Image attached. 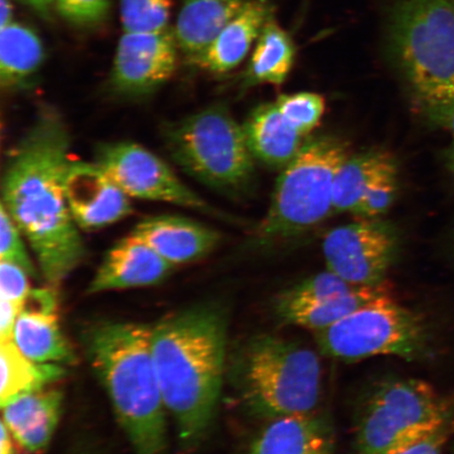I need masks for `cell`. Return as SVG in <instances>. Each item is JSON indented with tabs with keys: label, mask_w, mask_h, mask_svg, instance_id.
Listing matches in <instances>:
<instances>
[{
	"label": "cell",
	"mask_w": 454,
	"mask_h": 454,
	"mask_svg": "<svg viewBox=\"0 0 454 454\" xmlns=\"http://www.w3.org/2000/svg\"><path fill=\"white\" fill-rule=\"evenodd\" d=\"M152 325L93 320L79 333L133 454H168V413L153 360Z\"/></svg>",
	"instance_id": "3"
},
{
	"label": "cell",
	"mask_w": 454,
	"mask_h": 454,
	"mask_svg": "<svg viewBox=\"0 0 454 454\" xmlns=\"http://www.w3.org/2000/svg\"><path fill=\"white\" fill-rule=\"evenodd\" d=\"M312 333L321 355L343 362L376 356L419 361L430 354L429 332L423 317L396 302L394 294Z\"/></svg>",
	"instance_id": "9"
},
{
	"label": "cell",
	"mask_w": 454,
	"mask_h": 454,
	"mask_svg": "<svg viewBox=\"0 0 454 454\" xmlns=\"http://www.w3.org/2000/svg\"><path fill=\"white\" fill-rule=\"evenodd\" d=\"M59 14L78 26H93L106 19L110 0H54Z\"/></svg>",
	"instance_id": "32"
},
{
	"label": "cell",
	"mask_w": 454,
	"mask_h": 454,
	"mask_svg": "<svg viewBox=\"0 0 454 454\" xmlns=\"http://www.w3.org/2000/svg\"><path fill=\"white\" fill-rule=\"evenodd\" d=\"M454 431V419L436 429L426 438L395 454H442L448 440Z\"/></svg>",
	"instance_id": "35"
},
{
	"label": "cell",
	"mask_w": 454,
	"mask_h": 454,
	"mask_svg": "<svg viewBox=\"0 0 454 454\" xmlns=\"http://www.w3.org/2000/svg\"><path fill=\"white\" fill-rule=\"evenodd\" d=\"M454 419V404L418 379L388 378L357 412L355 454H395Z\"/></svg>",
	"instance_id": "8"
},
{
	"label": "cell",
	"mask_w": 454,
	"mask_h": 454,
	"mask_svg": "<svg viewBox=\"0 0 454 454\" xmlns=\"http://www.w3.org/2000/svg\"><path fill=\"white\" fill-rule=\"evenodd\" d=\"M24 2L43 16H49L51 10L55 8L54 0H24Z\"/></svg>",
	"instance_id": "40"
},
{
	"label": "cell",
	"mask_w": 454,
	"mask_h": 454,
	"mask_svg": "<svg viewBox=\"0 0 454 454\" xmlns=\"http://www.w3.org/2000/svg\"><path fill=\"white\" fill-rule=\"evenodd\" d=\"M64 394L53 386L15 397L3 408L7 425L22 450L36 454L47 450L59 427Z\"/></svg>",
	"instance_id": "18"
},
{
	"label": "cell",
	"mask_w": 454,
	"mask_h": 454,
	"mask_svg": "<svg viewBox=\"0 0 454 454\" xmlns=\"http://www.w3.org/2000/svg\"><path fill=\"white\" fill-rule=\"evenodd\" d=\"M386 43L419 109L454 101V0H395Z\"/></svg>",
	"instance_id": "5"
},
{
	"label": "cell",
	"mask_w": 454,
	"mask_h": 454,
	"mask_svg": "<svg viewBox=\"0 0 454 454\" xmlns=\"http://www.w3.org/2000/svg\"><path fill=\"white\" fill-rule=\"evenodd\" d=\"M424 114L434 126L444 129L450 133V141L444 152V161L448 172L454 178V101L433 107L425 111Z\"/></svg>",
	"instance_id": "34"
},
{
	"label": "cell",
	"mask_w": 454,
	"mask_h": 454,
	"mask_svg": "<svg viewBox=\"0 0 454 454\" xmlns=\"http://www.w3.org/2000/svg\"><path fill=\"white\" fill-rule=\"evenodd\" d=\"M239 454H334L333 428L317 411L269 419Z\"/></svg>",
	"instance_id": "17"
},
{
	"label": "cell",
	"mask_w": 454,
	"mask_h": 454,
	"mask_svg": "<svg viewBox=\"0 0 454 454\" xmlns=\"http://www.w3.org/2000/svg\"><path fill=\"white\" fill-rule=\"evenodd\" d=\"M43 60V44L31 27L12 21L0 28V84L3 89L27 88Z\"/></svg>",
	"instance_id": "23"
},
{
	"label": "cell",
	"mask_w": 454,
	"mask_h": 454,
	"mask_svg": "<svg viewBox=\"0 0 454 454\" xmlns=\"http://www.w3.org/2000/svg\"><path fill=\"white\" fill-rule=\"evenodd\" d=\"M389 294L393 293L387 282L378 286H359L342 296L317 302L274 305V314L284 325L297 326L316 333L336 325L356 310Z\"/></svg>",
	"instance_id": "22"
},
{
	"label": "cell",
	"mask_w": 454,
	"mask_h": 454,
	"mask_svg": "<svg viewBox=\"0 0 454 454\" xmlns=\"http://www.w3.org/2000/svg\"><path fill=\"white\" fill-rule=\"evenodd\" d=\"M174 28L153 32H124L110 74L112 92L137 100L157 92L174 75L178 59Z\"/></svg>",
	"instance_id": "12"
},
{
	"label": "cell",
	"mask_w": 454,
	"mask_h": 454,
	"mask_svg": "<svg viewBox=\"0 0 454 454\" xmlns=\"http://www.w3.org/2000/svg\"><path fill=\"white\" fill-rule=\"evenodd\" d=\"M174 269L175 266L132 232L106 253L89 283L87 294L157 286L166 280Z\"/></svg>",
	"instance_id": "15"
},
{
	"label": "cell",
	"mask_w": 454,
	"mask_h": 454,
	"mask_svg": "<svg viewBox=\"0 0 454 454\" xmlns=\"http://www.w3.org/2000/svg\"><path fill=\"white\" fill-rule=\"evenodd\" d=\"M65 454H107L101 442L93 436L82 435L74 439Z\"/></svg>",
	"instance_id": "37"
},
{
	"label": "cell",
	"mask_w": 454,
	"mask_h": 454,
	"mask_svg": "<svg viewBox=\"0 0 454 454\" xmlns=\"http://www.w3.org/2000/svg\"><path fill=\"white\" fill-rule=\"evenodd\" d=\"M396 164L387 151L369 150L349 155L340 167L333 184V213L354 215L379 175Z\"/></svg>",
	"instance_id": "26"
},
{
	"label": "cell",
	"mask_w": 454,
	"mask_h": 454,
	"mask_svg": "<svg viewBox=\"0 0 454 454\" xmlns=\"http://www.w3.org/2000/svg\"><path fill=\"white\" fill-rule=\"evenodd\" d=\"M349 146L336 136L306 138L298 155L281 170L268 213L254 229L259 247L297 239L333 213L334 179Z\"/></svg>",
	"instance_id": "6"
},
{
	"label": "cell",
	"mask_w": 454,
	"mask_h": 454,
	"mask_svg": "<svg viewBox=\"0 0 454 454\" xmlns=\"http://www.w3.org/2000/svg\"><path fill=\"white\" fill-rule=\"evenodd\" d=\"M24 305L9 300H0V339L2 340L13 338L16 322L24 309Z\"/></svg>",
	"instance_id": "36"
},
{
	"label": "cell",
	"mask_w": 454,
	"mask_h": 454,
	"mask_svg": "<svg viewBox=\"0 0 454 454\" xmlns=\"http://www.w3.org/2000/svg\"><path fill=\"white\" fill-rule=\"evenodd\" d=\"M271 17L266 0H247L246 5L209 45L198 66L215 74H226L241 65Z\"/></svg>",
	"instance_id": "20"
},
{
	"label": "cell",
	"mask_w": 454,
	"mask_h": 454,
	"mask_svg": "<svg viewBox=\"0 0 454 454\" xmlns=\"http://www.w3.org/2000/svg\"><path fill=\"white\" fill-rule=\"evenodd\" d=\"M0 454H17V442L10 433L7 425L2 421V435H0Z\"/></svg>",
	"instance_id": "38"
},
{
	"label": "cell",
	"mask_w": 454,
	"mask_h": 454,
	"mask_svg": "<svg viewBox=\"0 0 454 454\" xmlns=\"http://www.w3.org/2000/svg\"><path fill=\"white\" fill-rule=\"evenodd\" d=\"M296 45L289 34L272 19L266 21L248 62L244 85H281L296 59Z\"/></svg>",
	"instance_id": "25"
},
{
	"label": "cell",
	"mask_w": 454,
	"mask_h": 454,
	"mask_svg": "<svg viewBox=\"0 0 454 454\" xmlns=\"http://www.w3.org/2000/svg\"><path fill=\"white\" fill-rule=\"evenodd\" d=\"M247 0H183L174 27L179 50L198 65L224 27Z\"/></svg>",
	"instance_id": "19"
},
{
	"label": "cell",
	"mask_w": 454,
	"mask_h": 454,
	"mask_svg": "<svg viewBox=\"0 0 454 454\" xmlns=\"http://www.w3.org/2000/svg\"><path fill=\"white\" fill-rule=\"evenodd\" d=\"M242 128L254 160L270 168H286L306 140L289 126L275 102L255 107Z\"/></svg>",
	"instance_id": "21"
},
{
	"label": "cell",
	"mask_w": 454,
	"mask_h": 454,
	"mask_svg": "<svg viewBox=\"0 0 454 454\" xmlns=\"http://www.w3.org/2000/svg\"><path fill=\"white\" fill-rule=\"evenodd\" d=\"M275 104L289 126L304 138L319 127L326 109L325 98L311 92L281 95Z\"/></svg>",
	"instance_id": "28"
},
{
	"label": "cell",
	"mask_w": 454,
	"mask_h": 454,
	"mask_svg": "<svg viewBox=\"0 0 454 454\" xmlns=\"http://www.w3.org/2000/svg\"><path fill=\"white\" fill-rule=\"evenodd\" d=\"M170 158L192 179L241 197L255 179L254 158L242 126L223 105H213L163 127Z\"/></svg>",
	"instance_id": "7"
},
{
	"label": "cell",
	"mask_w": 454,
	"mask_h": 454,
	"mask_svg": "<svg viewBox=\"0 0 454 454\" xmlns=\"http://www.w3.org/2000/svg\"><path fill=\"white\" fill-rule=\"evenodd\" d=\"M13 4L11 0H0V28L12 22Z\"/></svg>",
	"instance_id": "39"
},
{
	"label": "cell",
	"mask_w": 454,
	"mask_h": 454,
	"mask_svg": "<svg viewBox=\"0 0 454 454\" xmlns=\"http://www.w3.org/2000/svg\"><path fill=\"white\" fill-rule=\"evenodd\" d=\"M226 379L243 411L264 421L315 412L321 400L319 355L277 334H254L238 346Z\"/></svg>",
	"instance_id": "4"
},
{
	"label": "cell",
	"mask_w": 454,
	"mask_h": 454,
	"mask_svg": "<svg viewBox=\"0 0 454 454\" xmlns=\"http://www.w3.org/2000/svg\"><path fill=\"white\" fill-rule=\"evenodd\" d=\"M359 286L342 279L331 270L306 278L278 294L274 305H291L317 302L342 296Z\"/></svg>",
	"instance_id": "27"
},
{
	"label": "cell",
	"mask_w": 454,
	"mask_h": 454,
	"mask_svg": "<svg viewBox=\"0 0 454 454\" xmlns=\"http://www.w3.org/2000/svg\"><path fill=\"white\" fill-rule=\"evenodd\" d=\"M65 192L72 217L82 231L105 229L133 213L130 198L96 162L71 161Z\"/></svg>",
	"instance_id": "13"
},
{
	"label": "cell",
	"mask_w": 454,
	"mask_h": 454,
	"mask_svg": "<svg viewBox=\"0 0 454 454\" xmlns=\"http://www.w3.org/2000/svg\"><path fill=\"white\" fill-rule=\"evenodd\" d=\"M28 277L19 265L0 261V298L25 304L31 291Z\"/></svg>",
	"instance_id": "33"
},
{
	"label": "cell",
	"mask_w": 454,
	"mask_h": 454,
	"mask_svg": "<svg viewBox=\"0 0 454 454\" xmlns=\"http://www.w3.org/2000/svg\"><path fill=\"white\" fill-rule=\"evenodd\" d=\"M57 309L59 296L54 288L31 289L12 340L28 359L67 367L76 362V356L61 331Z\"/></svg>",
	"instance_id": "14"
},
{
	"label": "cell",
	"mask_w": 454,
	"mask_h": 454,
	"mask_svg": "<svg viewBox=\"0 0 454 454\" xmlns=\"http://www.w3.org/2000/svg\"><path fill=\"white\" fill-rule=\"evenodd\" d=\"M27 241L19 225L3 206L0 207V261L19 265L34 279L42 278L35 261L27 251Z\"/></svg>",
	"instance_id": "30"
},
{
	"label": "cell",
	"mask_w": 454,
	"mask_h": 454,
	"mask_svg": "<svg viewBox=\"0 0 454 454\" xmlns=\"http://www.w3.org/2000/svg\"><path fill=\"white\" fill-rule=\"evenodd\" d=\"M70 149L71 136L59 112L42 107L10 151L2 178V206L25 235L51 286L66 280L87 254L66 199Z\"/></svg>",
	"instance_id": "1"
},
{
	"label": "cell",
	"mask_w": 454,
	"mask_h": 454,
	"mask_svg": "<svg viewBox=\"0 0 454 454\" xmlns=\"http://www.w3.org/2000/svg\"><path fill=\"white\" fill-rule=\"evenodd\" d=\"M399 247L395 227L382 218L338 226L322 243L327 270L357 286L386 283Z\"/></svg>",
	"instance_id": "11"
},
{
	"label": "cell",
	"mask_w": 454,
	"mask_h": 454,
	"mask_svg": "<svg viewBox=\"0 0 454 454\" xmlns=\"http://www.w3.org/2000/svg\"><path fill=\"white\" fill-rule=\"evenodd\" d=\"M67 367L28 359L12 339L0 344V404L15 397L53 386L65 378Z\"/></svg>",
	"instance_id": "24"
},
{
	"label": "cell",
	"mask_w": 454,
	"mask_h": 454,
	"mask_svg": "<svg viewBox=\"0 0 454 454\" xmlns=\"http://www.w3.org/2000/svg\"><path fill=\"white\" fill-rule=\"evenodd\" d=\"M173 0H121L124 32H153L168 27Z\"/></svg>",
	"instance_id": "29"
},
{
	"label": "cell",
	"mask_w": 454,
	"mask_h": 454,
	"mask_svg": "<svg viewBox=\"0 0 454 454\" xmlns=\"http://www.w3.org/2000/svg\"><path fill=\"white\" fill-rule=\"evenodd\" d=\"M133 234L175 268L206 258L221 241L218 231L178 215L142 220L135 226Z\"/></svg>",
	"instance_id": "16"
},
{
	"label": "cell",
	"mask_w": 454,
	"mask_h": 454,
	"mask_svg": "<svg viewBox=\"0 0 454 454\" xmlns=\"http://www.w3.org/2000/svg\"><path fill=\"white\" fill-rule=\"evenodd\" d=\"M95 162L129 198L174 204L229 223L235 221L187 187L161 158L135 142L100 144L95 150Z\"/></svg>",
	"instance_id": "10"
},
{
	"label": "cell",
	"mask_w": 454,
	"mask_h": 454,
	"mask_svg": "<svg viewBox=\"0 0 454 454\" xmlns=\"http://www.w3.org/2000/svg\"><path fill=\"white\" fill-rule=\"evenodd\" d=\"M397 192H399V169L395 164L373 181L354 215L357 218H382L394 206Z\"/></svg>",
	"instance_id": "31"
},
{
	"label": "cell",
	"mask_w": 454,
	"mask_h": 454,
	"mask_svg": "<svg viewBox=\"0 0 454 454\" xmlns=\"http://www.w3.org/2000/svg\"><path fill=\"white\" fill-rule=\"evenodd\" d=\"M151 348L179 450L195 451L212 428L226 379V311L202 302L170 312L152 325Z\"/></svg>",
	"instance_id": "2"
}]
</instances>
